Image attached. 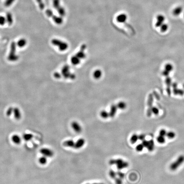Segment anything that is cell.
<instances>
[{"label": "cell", "mask_w": 184, "mask_h": 184, "mask_svg": "<svg viewBox=\"0 0 184 184\" xmlns=\"http://www.w3.org/2000/svg\"><path fill=\"white\" fill-rule=\"evenodd\" d=\"M52 3L54 8L57 10L60 16L63 18L66 16V10L64 7L61 5L60 0H53Z\"/></svg>", "instance_id": "1"}, {"label": "cell", "mask_w": 184, "mask_h": 184, "mask_svg": "<svg viewBox=\"0 0 184 184\" xmlns=\"http://www.w3.org/2000/svg\"><path fill=\"white\" fill-rule=\"evenodd\" d=\"M17 44L15 42L12 43L10 46V51L8 56L9 60L12 61H15L19 59V56L16 54V49Z\"/></svg>", "instance_id": "2"}, {"label": "cell", "mask_w": 184, "mask_h": 184, "mask_svg": "<svg viewBox=\"0 0 184 184\" xmlns=\"http://www.w3.org/2000/svg\"><path fill=\"white\" fill-rule=\"evenodd\" d=\"M46 14L48 17L52 18V20H53V21L56 24L58 25H61L62 24L63 22V19L62 17L54 15L52 10L49 9H48L46 10Z\"/></svg>", "instance_id": "3"}, {"label": "cell", "mask_w": 184, "mask_h": 184, "mask_svg": "<svg viewBox=\"0 0 184 184\" xmlns=\"http://www.w3.org/2000/svg\"><path fill=\"white\" fill-rule=\"evenodd\" d=\"M184 162V156H179L174 162H173L170 166V168L172 171H175Z\"/></svg>", "instance_id": "4"}, {"label": "cell", "mask_w": 184, "mask_h": 184, "mask_svg": "<svg viewBox=\"0 0 184 184\" xmlns=\"http://www.w3.org/2000/svg\"><path fill=\"white\" fill-rule=\"evenodd\" d=\"M154 101L153 95L151 93L149 94L147 100V116L148 117H150L152 115V109L153 108V102Z\"/></svg>", "instance_id": "5"}, {"label": "cell", "mask_w": 184, "mask_h": 184, "mask_svg": "<svg viewBox=\"0 0 184 184\" xmlns=\"http://www.w3.org/2000/svg\"><path fill=\"white\" fill-rule=\"evenodd\" d=\"M52 43L54 45L58 47L59 49L60 50H64L68 47V45L66 43L61 41V40H59L58 39H53L52 41Z\"/></svg>", "instance_id": "6"}, {"label": "cell", "mask_w": 184, "mask_h": 184, "mask_svg": "<svg viewBox=\"0 0 184 184\" xmlns=\"http://www.w3.org/2000/svg\"><path fill=\"white\" fill-rule=\"evenodd\" d=\"M85 55L84 53L83 50H81L80 52H78L77 54H76V56H75L71 60V62H72L73 64H79L80 61V60L83 58L85 57Z\"/></svg>", "instance_id": "7"}, {"label": "cell", "mask_w": 184, "mask_h": 184, "mask_svg": "<svg viewBox=\"0 0 184 184\" xmlns=\"http://www.w3.org/2000/svg\"><path fill=\"white\" fill-rule=\"evenodd\" d=\"M41 154L46 157H51L54 155L53 152L50 149L43 148L40 150Z\"/></svg>", "instance_id": "8"}, {"label": "cell", "mask_w": 184, "mask_h": 184, "mask_svg": "<svg viewBox=\"0 0 184 184\" xmlns=\"http://www.w3.org/2000/svg\"><path fill=\"white\" fill-rule=\"evenodd\" d=\"M165 81V84L166 85V86H167V89H166L167 93V94L169 96H170L171 95V87L172 85L171 78L169 76L167 77L166 78Z\"/></svg>", "instance_id": "9"}, {"label": "cell", "mask_w": 184, "mask_h": 184, "mask_svg": "<svg viewBox=\"0 0 184 184\" xmlns=\"http://www.w3.org/2000/svg\"><path fill=\"white\" fill-rule=\"evenodd\" d=\"M156 22L155 23V26L156 27H160L164 23L165 20V17L162 15H158L156 17Z\"/></svg>", "instance_id": "10"}, {"label": "cell", "mask_w": 184, "mask_h": 184, "mask_svg": "<svg viewBox=\"0 0 184 184\" xmlns=\"http://www.w3.org/2000/svg\"><path fill=\"white\" fill-rule=\"evenodd\" d=\"M71 127L73 130L77 133H79L82 130L81 126L77 122H73L71 124Z\"/></svg>", "instance_id": "11"}, {"label": "cell", "mask_w": 184, "mask_h": 184, "mask_svg": "<svg viewBox=\"0 0 184 184\" xmlns=\"http://www.w3.org/2000/svg\"><path fill=\"white\" fill-rule=\"evenodd\" d=\"M127 16V15L125 13H122L118 15L116 18V20L117 22L120 23H124L126 21Z\"/></svg>", "instance_id": "12"}, {"label": "cell", "mask_w": 184, "mask_h": 184, "mask_svg": "<svg viewBox=\"0 0 184 184\" xmlns=\"http://www.w3.org/2000/svg\"><path fill=\"white\" fill-rule=\"evenodd\" d=\"M85 140L84 138L78 139L75 144L74 148L76 149L81 148L85 145Z\"/></svg>", "instance_id": "13"}, {"label": "cell", "mask_w": 184, "mask_h": 184, "mask_svg": "<svg viewBox=\"0 0 184 184\" xmlns=\"http://www.w3.org/2000/svg\"><path fill=\"white\" fill-rule=\"evenodd\" d=\"M117 108H118V107H117V105L116 106V105H113L112 106L111 108H110V112L109 113V117H110L112 118H113L114 117L116 114V113Z\"/></svg>", "instance_id": "14"}, {"label": "cell", "mask_w": 184, "mask_h": 184, "mask_svg": "<svg viewBox=\"0 0 184 184\" xmlns=\"http://www.w3.org/2000/svg\"><path fill=\"white\" fill-rule=\"evenodd\" d=\"M183 8L181 6H178L176 7L173 10V14L175 16L180 15L183 12Z\"/></svg>", "instance_id": "15"}, {"label": "cell", "mask_w": 184, "mask_h": 184, "mask_svg": "<svg viewBox=\"0 0 184 184\" xmlns=\"http://www.w3.org/2000/svg\"><path fill=\"white\" fill-rule=\"evenodd\" d=\"M12 140L14 143L19 145L21 142V139L18 135H14L12 136Z\"/></svg>", "instance_id": "16"}, {"label": "cell", "mask_w": 184, "mask_h": 184, "mask_svg": "<svg viewBox=\"0 0 184 184\" xmlns=\"http://www.w3.org/2000/svg\"><path fill=\"white\" fill-rule=\"evenodd\" d=\"M5 18L6 19L7 23L9 25H11L13 22V18L11 13H7Z\"/></svg>", "instance_id": "17"}, {"label": "cell", "mask_w": 184, "mask_h": 184, "mask_svg": "<svg viewBox=\"0 0 184 184\" xmlns=\"http://www.w3.org/2000/svg\"><path fill=\"white\" fill-rule=\"evenodd\" d=\"M75 144V143L72 140H67L63 143L64 146L69 147H74Z\"/></svg>", "instance_id": "18"}, {"label": "cell", "mask_w": 184, "mask_h": 184, "mask_svg": "<svg viewBox=\"0 0 184 184\" xmlns=\"http://www.w3.org/2000/svg\"><path fill=\"white\" fill-rule=\"evenodd\" d=\"M173 92L175 95L183 96L184 95V90L177 88L173 89Z\"/></svg>", "instance_id": "19"}, {"label": "cell", "mask_w": 184, "mask_h": 184, "mask_svg": "<svg viewBox=\"0 0 184 184\" xmlns=\"http://www.w3.org/2000/svg\"><path fill=\"white\" fill-rule=\"evenodd\" d=\"M14 114V116L15 118L17 119H19L21 117V113H20V111L19 109V108L15 107L13 108Z\"/></svg>", "instance_id": "20"}, {"label": "cell", "mask_w": 184, "mask_h": 184, "mask_svg": "<svg viewBox=\"0 0 184 184\" xmlns=\"http://www.w3.org/2000/svg\"><path fill=\"white\" fill-rule=\"evenodd\" d=\"M27 43V40L24 39H21L19 40L17 43V45L19 47L22 48L26 46Z\"/></svg>", "instance_id": "21"}, {"label": "cell", "mask_w": 184, "mask_h": 184, "mask_svg": "<svg viewBox=\"0 0 184 184\" xmlns=\"http://www.w3.org/2000/svg\"><path fill=\"white\" fill-rule=\"evenodd\" d=\"M129 165V164L128 162H125L123 161V162L121 163L120 164H118L117 165V168L118 170H122V169L125 168L127 167Z\"/></svg>", "instance_id": "22"}, {"label": "cell", "mask_w": 184, "mask_h": 184, "mask_svg": "<svg viewBox=\"0 0 184 184\" xmlns=\"http://www.w3.org/2000/svg\"><path fill=\"white\" fill-rule=\"evenodd\" d=\"M149 145L147 147V148L149 151L151 152V151H153L154 148V140L151 139V140L149 141Z\"/></svg>", "instance_id": "23"}, {"label": "cell", "mask_w": 184, "mask_h": 184, "mask_svg": "<svg viewBox=\"0 0 184 184\" xmlns=\"http://www.w3.org/2000/svg\"><path fill=\"white\" fill-rule=\"evenodd\" d=\"M138 139V136L137 135V134H134L130 138V142L132 144H134L136 142H137Z\"/></svg>", "instance_id": "24"}, {"label": "cell", "mask_w": 184, "mask_h": 184, "mask_svg": "<svg viewBox=\"0 0 184 184\" xmlns=\"http://www.w3.org/2000/svg\"><path fill=\"white\" fill-rule=\"evenodd\" d=\"M173 68V66L170 63H167L165 66V69L169 73H171L172 71Z\"/></svg>", "instance_id": "25"}, {"label": "cell", "mask_w": 184, "mask_h": 184, "mask_svg": "<svg viewBox=\"0 0 184 184\" xmlns=\"http://www.w3.org/2000/svg\"><path fill=\"white\" fill-rule=\"evenodd\" d=\"M160 28V30L161 32H166L168 29V25H167V24L163 23L162 25L161 26Z\"/></svg>", "instance_id": "26"}, {"label": "cell", "mask_w": 184, "mask_h": 184, "mask_svg": "<svg viewBox=\"0 0 184 184\" xmlns=\"http://www.w3.org/2000/svg\"><path fill=\"white\" fill-rule=\"evenodd\" d=\"M157 142H159V143L163 144L165 142V136H162L159 135L156 138Z\"/></svg>", "instance_id": "27"}, {"label": "cell", "mask_w": 184, "mask_h": 184, "mask_svg": "<svg viewBox=\"0 0 184 184\" xmlns=\"http://www.w3.org/2000/svg\"><path fill=\"white\" fill-rule=\"evenodd\" d=\"M47 157L43 155L42 157H40L39 159V162L41 165H45L47 162Z\"/></svg>", "instance_id": "28"}, {"label": "cell", "mask_w": 184, "mask_h": 184, "mask_svg": "<svg viewBox=\"0 0 184 184\" xmlns=\"http://www.w3.org/2000/svg\"><path fill=\"white\" fill-rule=\"evenodd\" d=\"M39 5V8L41 10H44L45 8V4L43 1L42 0H36Z\"/></svg>", "instance_id": "29"}, {"label": "cell", "mask_w": 184, "mask_h": 184, "mask_svg": "<svg viewBox=\"0 0 184 184\" xmlns=\"http://www.w3.org/2000/svg\"><path fill=\"white\" fill-rule=\"evenodd\" d=\"M15 0H6L4 4L6 7H9L13 4Z\"/></svg>", "instance_id": "30"}, {"label": "cell", "mask_w": 184, "mask_h": 184, "mask_svg": "<svg viewBox=\"0 0 184 184\" xmlns=\"http://www.w3.org/2000/svg\"><path fill=\"white\" fill-rule=\"evenodd\" d=\"M100 115L102 118H107L109 117V114L105 110H103L101 112Z\"/></svg>", "instance_id": "31"}, {"label": "cell", "mask_w": 184, "mask_h": 184, "mask_svg": "<svg viewBox=\"0 0 184 184\" xmlns=\"http://www.w3.org/2000/svg\"><path fill=\"white\" fill-rule=\"evenodd\" d=\"M176 134H175V133L172 131H169V132L167 133L166 134V136L168 138H170V139H172V138H174Z\"/></svg>", "instance_id": "32"}, {"label": "cell", "mask_w": 184, "mask_h": 184, "mask_svg": "<svg viewBox=\"0 0 184 184\" xmlns=\"http://www.w3.org/2000/svg\"><path fill=\"white\" fill-rule=\"evenodd\" d=\"M117 107L120 109L124 110L126 107V105L124 102H120L117 105Z\"/></svg>", "instance_id": "33"}, {"label": "cell", "mask_w": 184, "mask_h": 184, "mask_svg": "<svg viewBox=\"0 0 184 184\" xmlns=\"http://www.w3.org/2000/svg\"><path fill=\"white\" fill-rule=\"evenodd\" d=\"M109 174L110 177L113 179H115V178H116V173L114 171L112 170H110Z\"/></svg>", "instance_id": "34"}, {"label": "cell", "mask_w": 184, "mask_h": 184, "mask_svg": "<svg viewBox=\"0 0 184 184\" xmlns=\"http://www.w3.org/2000/svg\"><path fill=\"white\" fill-rule=\"evenodd\" d=\"M6 23H7V21L5 17L0 15V25H4Z\"/></svg>", "instance_id": "35"}, {"label": "cell", "mask_w": 184, "mask_h": 184, "mask_svg": "<svg viewBox=\"0 0 184 184\" xmlns=\"http://www.w3.org/2000/svg\"><path fill=\"white\" fill-rule=\"evenodd\" d=\"M23 138L26 141H29L32 138V135L31 134H25L23 136Z\"/></svg>", "instance_id": "36"}, {"label": "cell", "mask_w": 184, "mask_h": 184, "mask_svg": "<svg viewBox=\"0 0 184 184\" xmlns=\"http://www.w3.org/2000/svg\"><path fill=\"white\" fill-rule=\"evenodd\" d=\"M144 147L143 145H142V144H138L136 146V149L138 152H141V151H142Z\"/></svg>", "instance_id": "37"}, {"label": "cell", "mask_w": 184, "mask_h": 184, "mask_svg": "<svg viewBox=\"0 0 184 184\" xmlns=\"http://www.w3.org/2000/svg\"><path fill=\"white\" fill-rule=\"evenodd\" d=\"M152 113H154L155 115H158L159 113V110L158 108L155 107H153L152 109Z\"/></svg>", "instance_id": "38"}, {"label": "cell", "mask_w": 184, "mask_h": 184, "mask_svg": "<svg viewBox=\"0 0 184 184\" xmlns=\"http://www.w3.org/2000/svg\"><path fill=\"white\" fill-rule=\"evenodd\" d=\"M116 174L117 176H118V177L120 178L121 179H123L125 177V174L120 171H118V172H117Z\"/></svg>", "instance_id": "39"}, {"label": "cell", "mask_w": 184, "mask_h": 184, "mask_svg": "<svg viewBox=\"0 0 184 184\" xmlns=\"http://www.w3.org/2000/svg\"><path fill=\"white\" fill-rule=\"evenodd\" d=\"M13 108L12 107H10L9 108L7 111V116H10V115H11L12 113L13 112Z\"/></svg>", "instance_id": "40"}, {"label": "cell", "mask_w": 184, "mask_h": 184, "mask_svg": "<svg viewBox=\"0 0 184 184\" xmlns=\"http://www.w3.org/2000/svg\"><path fill=\"white\" fill-rule=\"evenodd\" d=\"M159 135L162 136H166L167 132L165 129H162L160 130V131L159 132Z\"/></svg>", "instance_id": "41"}, {"label": "cell", "mask_w": 184, "mask_h": 184, "mask_svg": "<svg viewBox=\"0 0 184 184\" xmlns=\"http://www.w3.org/2000/svg\"><path fill=\"white\" fill-rule=\"evenodd\" d=\"M94 76L96 78H99L100 76H101V72L99 70L96 71L95 72Z\"/></svg>", "instance_id": "42"}, {"label": "cell", "mask_w": 184, "mask_h": 184, "mask_svg": "<svg viewBox=\"0 0 184 184\" xmlns=\"http://www.w3.org/2000/svg\"><path fill=\"white\" fill-rule=\"evenodd\" d=\"M149 141H147V140H144L143 141H142V145H143V146L147 148L148 146L149 145Z\"/></svg>", "instance_id": "43"}, {"label": "cell", "mask_w": 184, "mask_h": 184, "mask_svg": "<svg viewBox=\"0 0 184 184\" xmlns=\"http://www.w3.org/2000/svg\"><path fill=\"white\" fill-rule=\"evenodd\" d=\"M115 183L116 184H122V179L120 178H115Z\"/></svg>", "instance_id": "44"}, {"label": "cell", "mask_w": 184, "mask_h": 184, "mask_svg": "<svg viewBox=\"0 0 184 184\" xmlns=\"http://www.w3.org/2000/svg\"><path fill=\"white\" fill-rule=\"evenodd\" d=\"M138 139L141 140V141H143L145 139V134H140V135L138 136Z\"/></svg>", "instance_id": "45"}, {"label": "cell", "mask_w": 184, "mask_h": 184, "mask_svg": "<svg viewBox=\"0 0 184 184\" xmlns=\"http://www.w3.org/2000/svg\"><path fill=\"white\" fill-rule=\"evenodd\" d=\"M169 72H168V71H166L165 69L162 71V75L164 76H165L166 77L169 76V74H170Z\"/></svg>", "instance_id": "46"}, {"label": "cell", "mask_w": 184, "mask_h": 184, "mask_svg": "<svg viewBox=\"0 0 184 184\" xmlns=\"http://www.w3.org/2000/svg\"><path fill=\"white\" fill-rule=\"evenodd\" d=\"M171 86H172V87L173 89L177 88L178 86L177 83H176V82H174V83H172Z\"/></svg>", "instance_id": "47"}, {"label": "cell", "mask_w": 184, "mask_h": 184, "mask_svg": "<svg viewBox=\"0 0 184 184\" xmlns=\"http://www.w3.org/2000/svg\"><path fill=\"white\" fill-rule=\"evenodd\" d=\"M93 184H103V183H93Z\"/></svg>", "instance_id": "48"}, {"label": "cell", "mask_w": 184, "mask_h": 184, "mask_svg": "<svg viewBox=\"0 0 184 184\" xmlns=\"http://www.w3.org/2000/svg\"><path fill=\"white\" fill-rule=\"evenodd\" d=\"M183 89H184V84L183 85Z\"/></svg>", "instance_id": "49"}, {"label": "cell", "mask_w": 184, "mask_h": 184, "mask_svg": "<svg viewBox=\"0 0 184 184\" xmlns=\"http://www.w3.org/2000/svg\"><path fill=\"white\" fill-rule=\"evenodd\" d=\"M89 184V183H87V184Z\"/></svg>", "instance_id": "50"}, {"label": "cell", "mask_w": 184, "mask_h": 184, "mask_svg": "<svg viewBox=\"0 0 184 184\" xmlns=\"http://www.w3.org/2000/svg\"></svg>", "instance_id": "51"}]
</instances>
